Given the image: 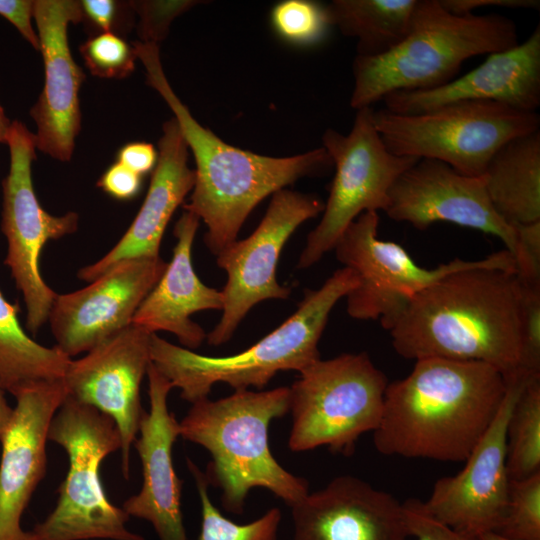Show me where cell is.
<instances>
[{
    "label": "cell",
    "mask_w": 540,
    "mask_h": 540,
    "mask_svg": "<svg viewBox=\"0 0 540 540\" xmlns=\"http://www.w3.org/2000/svg\"><path fill=\"white\" fill-rule=\"evenodd\" d=\"M33 18L44 64V86L30 116L36 124V147L69 161L81 128L79 90L85 79L68 42L70 23L83 20L80 1L36 0Z\"/></svg>",
    "instance_id": "ac0fdd59"
},
{
    "label": "cell",
    "mask_w": 540,
    "mask_h": 540,
    "mask_svg": "<svg viewBox=\"0 0 540 540\" xmlns=\"http://www.w3.org/2000/svg\"><path fill=\"white\" fill-rule=\"evenodd\" d=\"M11 126V121L6 116L3 107L0 104V143H6Z\"/></svg>",
    "instance_id": "7bdbcfd3"
},
{
    "label": "cell",
    "mask_w": 540,
    "mask_h": 540,
    "mask_svg": "<svg viewBox=\"0 0 540 540\" xmlns=\"http://www.w3.org/2000/svg\"><path fill=\"white\" fill-rule=\"evenodd\" d=\"M80 53L91 74L100 78H124L131 74L137 59L133 45L115 32L90 37Z\"/></svg>",
    "instance_id": "1f68e13d"
},
{
    "label": "cell",
    "mask_w": 540,
    "mask_h": 540,
    "mask_svg": "<svg viewBox=\"0 0 540 540\" xmlns=\"http://www.w3.org/2000/svg\"><path fill=\"white\" fill-rule=\"evenodd\" d=\"M83 20L87 18L101 32H114L117 19L118 3L113 0H83L80 1Z\"/></svg>",
    "instance_id": "60d3db41"
},
{
    "label": "cell",
    "mask_w": 540,
    "mask_h": 540,
    "mask_svg": "<svg viewBox=\"0 0 540 540\" xmlns=\"http://www.w3.org/2000/svg\"><path fill=\"white\" fill-rule=\"evenodd\" d=\"M383 101L385 109L403 115L463 101H491L536 113L540 106V27L524 42L489 54L481 65L442 86L393 92Z\"/></svg>",
    "instance_id": "ffe728a7"
},
{
    "label": "cell",
    "mask_w": 540,
    "mask_h": 540,
    "mask_svg": "<svg viewBox=\"0 0 540 540\" xmlns=\"http://www.w3.org/2000/svg\"><path fill=\"white\" fill-rule=\"evenodd\" d=\"M378 225V212L360 214L333 250L338 261L359 279L346 296L348 315L358 320L378 319L386 330L417 293L452 272L485 261L456 258L435 268L421 267L400 244L379 239Z\"/></svg>",
    "instance_id": "4fadbf2b"
},
{
    "label": "cell",
    "mask_w": 540,
    "mask_h": 540,
    "mask_svg": "<svg viewBox=\"0 0 540 540\" xmlns=\"http://www.w3.org/2000/svg\"><path fill=\"white\" fill-rule=\"evenodd\" d=\"M520 300L513 255L494 252L417 293L388 330L392 346L405 359L483 362L511 378L523 373Z\"/></svg>",
    "instance_id": "6da1fadb"
},
{
    "label": "cell",
    "mask_w": 540,
    "mask_h": 540,
    "mask_svg": "<svg viewBox=\"0 0 540 540\" xmlns=\"http://www.w3.org/2000/svg\"><path fill=\"white\" fill-rule=\"evenodd\" d=\"M518 43L510 18L455 15L439 0H417L409 31L395 48L376 57H355L350 105L359 110L393 92L442 86L455 78L469 58Z\"/></svg>",
    "instance_id": "8992f818"
},
{
    "label": "cell",
    "mask_w": 540,
    "mask_h": 540,
    "mask_svg": "<svg viewBox=\"0 0 540 540\" xmlns=\"http://www.w3.org/2000/svg\"><path fill=\"white\" fill-rule=\"evenodd\" d=\"M293 540H407L404 505L350 475L332 479L291 506Z\"/></svg>",
    "instance_id": "44dd1931"
},
{
    "label": "cell",
    "mask_w": 540,
    "mask_h": 540,
    "mask_svg": "<svg viewBox=\"0 0 540 540\" xmlns=\"http://www.w3.org/2000/svg\"><path fill=\"white\" fill-rule=\"evenodd\" d=\"M67 395L60 380L33 384L15 396L0 443V540H37L22 529L21 518L45 476L48 429Z\"/></svg>",
    "instance_id": "d6986e66"
},
{
    "label": "cell",
    "mask_w": 540,
    "mask_h": 540,
    "mask_svg": "<svg viewBox=\"0 0 540 540\" xmlns=\"http://www.w3.org/2000/svg\"><path fill=\"white\" fill-rule=\"evenodd\" d=\"M506 467L510 479L540 471V377L526 383L514 404L507 427Z\"/></svg>",
    "instance_id": "83f0119b"
},
{
    "label": "cell",
    "mask_w": 540,
    "mask_h": 540,
    "mask_svg": "<svg viewBox=\"0 0 540 540\" xmlns=\"http://www.w3.org/2000/svg\"><path fill=\"white\" fill-rule=\"evenodd\" d=\"M483 177L490 202L506 223L540 221V131L504 143Z\"/></svg>",
    "instance_id": "d4e9b609"
},
{
    "label": "cell",
    "mask_w": 540,
    "mask_h": 540,
    "mask_svg": "<svg viewBox=\"0 0 540 540\" xmlns=\"http://www.w3.org/2000/svg\"><path fill=\"white\" fill-rule=\"evenodd\" d=\"M199 224L195 214L184 210L174 227L177 243L173 257L131 321L151 334L168 331L189 350L198 348L207 337L190 316L223 308L221 291L201 282L192 265V246Z\"/></svg>",
    "instance_id": "cb8c5ba5"
},
{
    "label": "cell",
    "mask_w": 540,
    "mask_h": 540,
    "mask_svg": "<svg viewBox=\"0 0 540 540\" xmlns=\"http://www.w3.org/2000/svg\"><path fill=\"white\" fill-rule=\"evenodd\" d=\"M198 3L192 0L131 2V8L140 17V42L158 45L166 37L174 18Z\"/></svg>",
    "instance_id": "836d02e7"
},
{
    "label": "cell",
    "mask_w": 540,
    "mask_h": 540,
    "mask_svg": "<svg viewBox=\"0 0 540 540\" xmlns=\"http://www.w3.org/2000/svg\"><path fill=\"white\" fill-rule=\"evenodd\" d=\"M34 1L0 0V16L8 20L21 36L37 51L40 50L37 30L32 24Z\"/></svg>",
    "instance_id": "74e56055"
},
{
    "label": "cell",
    "mask_w": 540,
    "mask_h": 540,
    "mask_svg": "<svg viewBox=\"0 0 540 540\" xmlns=\"http://www.w3.org/2000/svg\"><path fill=\"white\" fill-rule=\"evenodd\" d=\"M323 209L324 203L316 196L281 189L272 195L264 217L252 234L235 240L216 255L217 265L226 272L227 281L221 291L222 317L206 337L210 345L229 341L243 318L259 302L289 297L290 289L276 279L282 248L302 223Z\"/></svg>",
    "instance_id": "7c38bea8"
},
{
    "label": "cell",
    "mask_w": 540,
    "mask_h": 540,
    "mask_svg": "<svg viewBox=\"0 0 540 540\" xmlns=\"http://www.w3.org/2000/svg\"><path fill=\"white\" fill-rule=\"evenodd\" d=\"M417 0H334L325 5L331 27L357 40V55L376 57L407 35Z\"/></svg>",
    "instance_id": "4316f807"
},
{
    "label": "cell",
    "mask_w": 540,
    "mask_h": 540,
    "mask_svg": "<svg viewBox=\"0 0 540 540\" xmlns=\"http://www.w3.org/2000/svg\"><path fill=\"white\" fill-rule=\"evenodd\" d=\"M507 390L503 374L477 361L416 360L388 383L376 450L387 456L465 461L495 418Z\"/></svg>",
    "instance_id": "7a4b0ae2"
},
{
    "label": "cell",
    "mask_w": 540,
    "mask_h": 540,
    "mask_svg": "<svg viewBox=\"0 0 540 540\" xmlns=\"http://www.w3.org/2000/svg\"><path fill=\"white\" fill-rule=\"evenodd\" d=\"M533 377L506 379L507 390L492 423L454 476L438 479L423 510L451 529L479 537L498 532L508 504L510 478L506 467L507 427L514 404Z\"/></svg>",
    "instance_id": "5bb4252c"
},
{
    "label": "cell",
    "mask_w": 540,
    "mask_h": 540,
    "mask_svg": "<svg viewBox=\"0 0 540 540\" xmlns=\"http://www.w3.org/2000/svg\"><path fill=\"white\" fill-rule=\"evenodd\" d=\"M6 144L10 164L2 181L1 229L8 244L4 264L23 295L26 327L35 334L48 321L57 295L40 274L42 248L48 240L74 233L78 228V214L67 212L54 216L41 207L32 182L36 139L24 123L11 122Z\"/></svg>",
    "instance_id": "8fae6325"
},
{
    "label": "cell",
    "mask_w": 540,
    "mask_h": 540,
    "mask_svg": "<svg viewBox=\"0 0 540 540\" xmlns=\"http://www.w3.org/2000/svg\"><path fill=\"white\" fill-rule=\"evenodd\" d=\"M373 111L371 107L357 110L347 135L327 129L322 136V147L331 157L335 175L321 220L307 236L298 269L311 267L333 250L360 214L384 211L395 180L419 160L387 149L375 128Z\"/></svg>",
    "instance_id": "30bf717a"
},
{
    "label": "cell",
    "mask_w": 540,
    "mask_h": 540,
    "mask_svg": "<svg viewBox=\"0 0 540 540\" xmlns=\"http://www.w3.org/2000/svg\"><path fill=\"white\" fill-rule=\"evenodd\" d=\"M151 333L130 324L77 360L63 382L68 396L108 415L121 436L122 473L129 479L130 449L143 413L140 386L151 362Z\"/></svg>",
    "instance_id": "9a60e30c"
},
{
    "label": "cell",
    "mask_w": 540,
    "mask_h": 540,
    "mask_svg": "<svg viewBox=\"0 0 540 540\" xmlns=\"http://www.w3.org/2000/svg\"><path fill=\"white\" fill-rule=\"evenodd\" d=\"M162 131L158 160L138 214L106 255L79 270V279L92 282L122 261L159 256L164 231L195 184V171L187 165L188 146L176 119L166 121Z\"/></svg>",
    "instance_id": "603a6c76"
},
{
    "label": "cell",
    "mask_w": 540,
    "mask_h": 540,
    "mask_svg": "<svg viewBox=\"0 0 540 540\" xmlns=\"http://www.w3.org/2000/svg\"><path fill=\"white\" fill-rule=\"evenodd\" d=\"M388 383L366 352L320 358L306 367L289 387L290 450L327 446L351 455L358 438L379 425Z\"/></svg>",
    "instance_id": "ba28073f"
},
{
    "label": "cell",
    "mask_w": 540,
    "mask_h": 540,
    "mask_svg": "<svg viewBox=\"0 0 540 540\" xmlns=\"http://www.w3.org/2000/svg\"><path fill=\"white\" fill-rule=\"evenodd\" d=\"M97 185L115 199L129 200L139 193L142 176L125 165L115 162L102 174Z\"/></svg>",
    "instance_id": "8d00e7d4"
},
{
    "label": "cell",
    "mask_w": 540,
    "mask_h": 540,
    "mask_svg": "<svg viewBox=\"0 0 540 540\" xmlns=\"http://www.w3.org/2000/svg\"><path fill=\"white\" fill-rule=\"evenodd\" d=\"M521 372L540 376V287L521 284Z\"/></svg>",
    "instance_id": "d6a6232c"
},
{
    "label": "cell",
    "mask_w": 540,
    "mask_h": 540,
    "mask_svg": "<svg viewBox=\"0 0 540 540\" xmlns=\"http://www.w3.org/2000/svg\"><path fill=\"white\" fill-rule=\"evenodd\" d=\"M270 24L283 41L300 47L322 42L331 27L326 7L309 0H285L270 13Z\"/></svg>",
    "instance_id": "f546056e"
},
{
    "label": "cell",
    "mask_w": 540,
    "mask_h": 540,
    "mask_svg": "<svg viewBox=\"0 0 540 540\" xmlns=\"http://www.w3.org/2000/svg\"><path fill=\"white\" fill-rule=\"evenodd\" d=\"M410 535L415 540H480L479 537L457 532L428 515L421 501L409 499L403 503Z\"/></svg>",
    "instance_id": "d590c367"
},
{
    "label": "cell",
    "mask_w": 540,
    "mask_h": 540,
    "mask_svg": "<svg viewBox=\"0 0 540 540\" xmlns=\"http://www.w3.org/2000/svg\"><path fill=\"white\" fill-rule=\"evenodd\" d=\"M19 310L0 291V385L14 397L33 384L63 380L71 360L56 345L48 348L31 339Z\"/></svg>",
    "instance_id": "484cf974"
},
{
    "label": "cell",
    "mask_w": 540,
    "mask_h": 540,
    "mask_svg": "<svg viewBox=\"0 0 540 540\" xmlns=\"http://www.w3.org/2000/svg\"><path fill=\"white\" fill-rule=\"evenodd\" d=\"M166 267L160 256L129 259L83 289L57 294L48 318L56 346L71 358L128 327Z\"/></svg>",
    "instance_id": "2e32d148"
},
{
    "label": "cell",
    "mask_w": 540,
    "mask_h": 540,
    "mask_svg": "<svg viewBox=\"0 0 540 540\" xmlns=\"http://www.w3.org/2000/svg\"><path fill=\"white\" fill-rule=\"evenodd\" d=\"M496 533L512 540H540V471L510 479L505 517Z\"/></svg>",
    "instance_id": "4dcf8cb0"
},
{
    "label": "cell",
    "mask_w": 540,
    "mask_h": 540,
    "mask_svg": "<svg viewBox=\"0 0 540 540\" xmlns=\"http://www.w3.org/2000/svg\"><path fill=\"white\" fill-rule=\"evenodd\" d=\"M187 466L195 480L201 502L202 522L197 540H277L281 521L279 508L269 509L263 516L248 524H237L223 516L212 504L205 473L189 458Z\"/></svg>",
    "instance_id": "f1b7e54d"
},
{
    "label": "cell",
    "mask_w": 540,
    "mask_h": 540,
    "mask_svg": "<svg viewBox=\"0 0 540 540\" xmlns=\"http://www.w3.org/2000/svg\"><path fill=\"white\" fill-rule=\"evenodd\" d=\"M48 440L67 453L69 467L60 484L53 511L37 523V540H145L129 531V515L106 496L102 461L121 450L119 429L112 418L68 396L54 414Z\"/></svg>",
    "instance_id": "52a82bcc"
},
{
    "label": "cell",
    "mask_w": 540,
    "mask_h": 540,
    "mask_svg": "<svg viewBox=\"0 0 540 540\" xmlns=\"http://www.w3.org/2000/svg\"><path fill=\"white\" fill-rule=\"evenodd\" d=\"M387 149L399 156L441 161L457 172L480 177L507 141L539 130L537 113L491 101H463L414 115L373 111Z\"/></svg>",
    "instance_id": "9c48e42d"
},
{
    "label": "cell",
    "mask_w": 540,
    "mask_h": 540,
    "mask_svg": "<svg viewBox=\"0 0 540 540\" xmlns=\"http://www.w3.org/2000/svg\"><path fill=\"white\" fill-rule=\"evenodd\" d=\"M513 227L516 232V276L525 286L540 287V221Z\"/></svg>",
    "instance_id": "e575fe53"
},
{
    "label": "cell",
    "mask_w": 540,
    "mask_h": 540,
    "mask_svg": "<svg viewBox=\"0 0 540 540\" xmlns=\"http://www.w3.org/2000/svg\"><path fill=\"white\" fill-rule=\"evenodd\" d=\"M133 47L145 67L147 84L173 112L193 154L195 184L183 208L206 224L204 242L214 255L237 240L251 211L267 196L333 166L323 147L296 156L270 157L227 144L197 122L175 94L163 71L158 45L135 42Z\"/></svg>",
    "instance_id": "3957f363"
},
{
    "label": "cell",
    "mask_w": 540,
    "mask_h": 540,
    "mask_svg": "<svg viewBox=\"0 0 540 540\" xmlns=\"http://www.w3.org/2000/svg\"><path fill=\"white\" fill-rule=\"evenodd\" d=\"M480 540H512L496 532H486L479 536Z\"/></svg>",
    "instance_id": "ee69618b"
},
{
    "label": "cell",
    "mask_w": 540,
    "mask_h": 540,
    "mask_svg": "<svg viewBox=\"0 0 540 540\" xmlns=\"http://www.w3.org/2000/svg\"><path fill=\"white\" fill-rule=\"evenodd\" d=\"M290 411V388L239 390L215 401L192 403L179 422L180 436L211 455L208 484L221 490L224 509L242 514L253 488H265L290 507L308 493V482L285 470L273 457L268 429Z\"/></svg>",
    "instance_id": "277c9868"
},
{
    "label": "cell",
    "mask_w": 540,
    "mask_h": 540,
    "mask_svg": "<svg viewBox=\"0 0 540 540\" xmlns=\"http://www.w3.org/2000/svg\"><path fill=\"white\" fill-rule=\"evenodd\" d=\"M4 392L0 385V443L13 414V408L8 404Z\"/></svg>",
    "instance_id": "b9f144b4"
},
{
    "label": "cell",
    "mask_w": 540,
    "mask_h": 540,
    "mask_svg": "<svg viewBox=\"0 0 540 540\" xmlns=\"http://www.w3.org/2000/svg\"><path fill=\"white\" fill-rule=\"evenodd\" d=\"M150 411L144 412L134 441L142 465L143 483L122 504L129 515L150 522L160 540H187L181 510L182 481L172 460L180 425L167 405L172 384L150 362L147 368Z\"/></svg>",
    "instance_id": "7402d4cb"
},
{
    "label": "cell",
    "mask_w": 540,
    "mask_h": 540,
    "mask_svg": "<svg viewBox=\"0 0 540 540\" xmlns=\"http://www.w3.org/2000/svg\"><path fill=\"white\" fill-rule=\"evenodd\" d=\"M158 160V152L147 142H131L117 153V162L125 165L139 175L152 171Z\"/></svg>",
    "instance_id": "f35d334b"
},
{
    "label": "cell",
    "mask_w": 540,
    "mask_h": 540,
    "mask_svg": "<svg viewBox=\"0 0 540 540\" xmlns=\"http://www.w3.org/2000/svg\"><path fill=\"white\" fill-rule=\"evenodd\" d=\"M384 212L419 230L448 222L493 235L514 257L515 229L493 208L484 177L461 174L441 161L419 159L406 169L391 186Z\"/></svg>",
    "instance_id": "e0dca14e"
},
{
    "label": "cell",
    "mask_w": 540,
    "mask_h": 540,
    "mask_svg": "<svg viewBox=\"0 0 540 540\" xmlns=\"http://www.w3.org/2000/svg\"><path fill=\"white\" fill-rule=\"evenodd\" d=\"M440 4L455 15L473 14V11L484 7L502 8H539L538 0H439Z\"/></svg>",
    "instance_id": "ab89813d"
},
{
    "label": "cell",
    "mask_w": 540,
    "mask_h": 540,
    "mask_svg": "<svg viewBox=\"0 0 540 540\" xmlns=\"http://www.w3.org/2000/svg\"><path fill=\"white\" fill-rule=\"evenodd\" d=\"M358 283L350 268L336 270L319 289L306 290L297 310L279 327L235 355H201L152 334L151 363L191 404L208 398L212 386L220 382L234 391L261 389L276 373H300L320 359L318 343L329 315Z\"/></svg>",
    "instance_id": "5b68a950"
}]
</instances>
